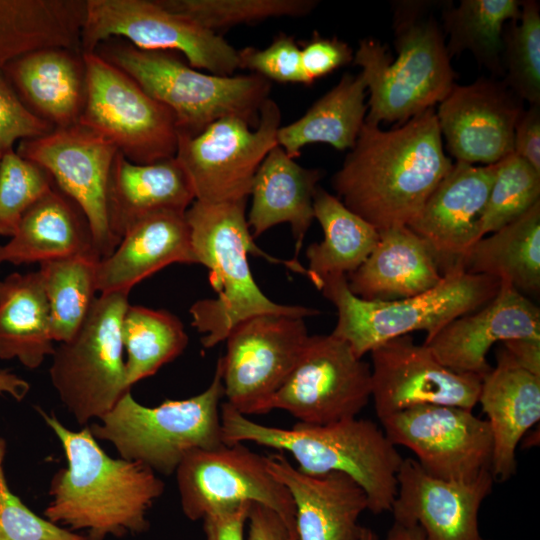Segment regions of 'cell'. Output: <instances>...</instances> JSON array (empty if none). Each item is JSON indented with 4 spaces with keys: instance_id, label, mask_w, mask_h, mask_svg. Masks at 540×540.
Segmentation results:
<instances>
[{
    "instance_id": "2",
    "label": "cell",
    "mask_w": 540,
    "mask_h": 540,
    "mask_svg": "<svg viewBox=\"0 0 540 540\" xmlns=\"http://www.w3.org/2000/svg\"><path fill=\"white\" fill-rule=\"evenodd\" d=\"M64 450L67 467L51 481L45 518L85 530L88 540L139 534L149 528L147 512L164 492V482L147 466L108 456L85 427H65L39 410Z\"/></svg>"
},
{
    "instance_id": "8",
    "label": "cell",
    "mask_w": 540,
    "mask_h": 540,
    "mask_svg": "<svg viewBox=\"0 0 540 540\" xmlns=\"http://www.w3.org/2000/svg\"><path fill=\"white\" fill-rule=\"evenodd\" d=\"M223 398L216 367L209 386L195 396L147 407L128 391L89 428L95 438L110 442L121 458L170 475L191 451L225 444L220 416Z\"/></svg>"
},
{
    "instance_id": "34",
    "label": "cell",
    "mask_w": 540,
    "mask_h": 540,
    "mask_svg": "<svg viewBox=\"0 0 540 540\" xmlns=\"http://www.w3.org/2000/svg\"><path fill=\"white\" fill-rule=\"evenodd\" d=\"M460 265L487 275L523 295L540 292V202L518 219L474 243Z\"/></svg>"
},
{
    "instance_id": "41",
    "label": "cell",
    "mask_w": 540,
    "mask_h": 540,
    "mask_svg": "<svg viewBox=\"0 0 540 540\" xmlns=\"http://www.w3.org/2000/svg\"><path fill=\"white\" fill-rule=\"evenodd\" d=\"M540 202V173L512 153L496 163L480 222V238L508 225Z\"/></svg>"
},
{
    "instance_id": "12",
    "label": "cell",
    "mask_w": 540,
    "mask_h": 540,
    "mask_svg": "<svg viewBox=\"0 0 540 540\" xmlns=\"http://www.w3.org/2000/svg\"><path fill=\"white\" fill-rule=\"evenodd\" d=\"M238 116L211 123L194 137L179 135L175 158L186 172L195 200L224 203L247 200L262 161L277 145L278 104L268 98L256 129Z\"/></svg>"
},
{
    "instance_id": "19",
    "label": "cell",
    "mask_w": 540,
    "mask_h": 540,
    "mask_svg": "<svg viewBox=\"0 0 540 540\" xmlns=\"http://www.w3.org/2000/svg\"><path fill=\"white\" fill-rule=\"evenodd\" d=\"M523 101L504 83L479 78L452 87L436 112L441 136L456 159L492 165L513 153L514 131Z\"/></svg>"
},
{
    "instance_id": "22",
    "label": "cell",
    "mask_w": 540,
    "mask_h": 540,
    "mask_svg": "<svg viewBox=\"0 0 540 540\" xmlns=\"http://www.w3.org/2000/svg\"><path fill=\"white\" fill-rule=\"evenodd\" d=\"M516 338L540 339V309L501 282L490 302L453 320L423 344L447 368L483 377L491 370L487 361L491 347Z\"/></svg>"
},
{
    "instance_id": "39",
    "label": "cell",
    "mask_w": 540,
    "mask_h": 540,
    "mask_svg": "<svg viewBox=\"0 0 540 540\" xmlns=\"http://www.w3.org/2000/svg\"><path fill=\"white\" fill-rule=\"evenodd\" d=\"M504 29L502 65L507 87L522 101L540 104V7L521 1L520 15Z\"/></svg>"
},
{
    "instance_id": "40",
    "label": "cell",
    "mask_w": 540,
    "mask_h": 540,
    "mask_svg": "<svg viewBox=\"0 0 540 540\" xmlns=\"http://www.w3.org/2000/svg\"><path fill=\"white\" fill-rule=\"evenodd\" d=\"M169 10L181 14L216 34L239 24L269 18L301 17L317 5L316 0H159Z\"/></svg>"
},
{
    "instance_id": "32",
    "label": "cell",
    "mask_w": 540,
    "mask_h": 540,
    "mask_svg": "<svg viewBox=\"0 0 540 540\" xmlns=\"http://www.w3.org/2000/svg\"><path fill=\"white\" fill-rule=\"evenodd\" d=\"M49 306L38 271L0 281V359L38 368L54 347Z\"/></svg>"
},
{
    "instance_id": "29",
    "label": "cell",
    "mask_w": 540,
    "mask_h": 540,
    "mask_svg": "<svg viewBox=\"0 0 540 540\" xmlns=\"http://www.w3.org/2000/svg\"><path fill=\"white\" fill-rule=\"evenodd\" d=\"M323 172L299 165L280 146L266 155L254 177L247 217L253 238L273 226L289 223L295 240V258L314 220L313 199Z\"/></svg>"
},
{
    "instance_id": "21",
    "label": "cell",
    "mask_w": 540,
    "mask_h": 540,
    "mask_svg": "<svg viewBox=\"0 0 540 540\" xmlns=\"http://www.w3.org/2000/svg\"><path fill=\"white\" fill-rule=\"evenodd\" d=\"M496 163H453L408 227L424 239L443 272L460 265L480 239V222L494 181Z\"/></svg>"
},
{
    "instance_id": "56",
    "label": "cell",
    "mask_w": 540,
    "mask_h": 540,
    "mask_svg": "<svg viewBox=\"0 0 540 540\" xmlns=\"http://www.w3.org/2000/svg\"><path fill=\"white\" fill-rule=\"evenodd\" d=\"M483 540H485V539H483Z\"/></svg>"
},
{
    "instance_id": "45",
    "label": "cell",
    "mask_w": 540,
    "mask_h": 540,
    "mask_svg": "<svg viewBox=\"0 0 540 540\" xmlns=\"http://www.w3.org/2000/svg\"><path fill=\"white\" fill-rule=\"evenodd\" d=\"M53 130L51 124L26 107L0 69V152L12 149L16 141L41 137Z\"/></svg>"
},
{
    "instance_id": "53",
    "label": "cell",
    "mask_w": 540,
    "mask_h": 540,
    "mask_svg": "<svg viewBox=\"0 0 540 540\" xmlns=\"http://www.w3.org/2000/svg\"><path fill=\"white\" fill-rule=\"evenodd\" d=\"M358 540H380L378 535L370 528L363 527Z\"/></svg>"
},
{
    "instance_id": "11",
    "label": "cell",
    "mask_w": 540,
    "mask_h": 540,
    "mask_svg": "<svg viewBox=\"0 0 540 540\" xmlns=\"http://www.w3.org/2000/svg\"><path fill=\"white\" fill-rule=\"evenodd\" d=\"M110 38H122L144 50L176 52L210 74L232 76L238 50L221 35L164 7L159 0H86L82 52H93Z\"/></svg>"
},
{
    "instance_id": "30",
    "label": "cell",
    "mask_w": 540,
    "mask_h": 540,
    "mask_svg": "<svg viewBox=\"0 0 540 540\" xmlns=\"http://www.w3.org/2000/svg\"><path fill=\"white\" fill-rule=\"evenodd\" d=\"M89 254L100 258L88 219L54 184L24 214L10 240L0 245V264H41Z\"/></svg>"
},
{
    "instance_id": "51",
    "label": "cell",
    "mask_w": 540,
    "mask_h": 540,
    "mask_svg": "<svg viewBox=\"0 0 540 540\" xmlns=\"http://www.w3.org/2000/svg\"><path fill=\"white\" fill-rule=\"evenodd\" d=\"M29 383L14 373L0 371V394H8L17 401H21L29 392Z\"/></svg>"
},
{
    "instance_id": "25",
    "label": "cell",
    "mask_w": 540,
    "mask_h": 540,
    "mask_svg": "<svg viewBox=\"0 0 540 540\" xmlns=\"http://www.w3.org/2000/svg\"><path fill=\"white\" fill-rule=\"evenodd\" d=\"M2 71L26 107L54 129L79 123L87 89L81 50H36L12 60Z\"/></svg>"
},
{
    "instance_id": "33",
    "label": "cell",
    "mask_w": 540,
    "mask_h": 540,
    "mask_svg": "<svg viewBox=\"0 0 540 540\" xmlns=\"http://www.w3.org/2000/svg\"><path fill=\"white\" fill-rule=\"evenodd\" d=\"M363 75L345 73L339 82L294 122L280 126L277 145L296 158L313 143L329 144L337 150L352 149L367 114Z\"/></svg>"
},
{
    "instance_id": "36",
    "label": "cell",
    "mask_w": 540,
    "mask_h": 540,
    "mask_svg": "<svg viewBox=\"0 0 540 540\" xmlns=\"http://www.w3.org/2000/svg\"><path fill=\"white\" fill-rule=\"evenodd\" d=\"M518 0H461L442 9V28L450 58L470 51L494 76L504 75L503 34L506 22L520 15Z\"/></svg>"
},
{
    "instance_id": "13",
    "label": "cell",
    "mask_w": 540,
    "mask_h": 540,
    "mask_svg": "<svg viewBox=\"0 0 540 540\" xmlns=\"http://www.w3.org/2000/svg\"><path fill=\"white\" fill-rule=\"evenodd\" d=\"M175 473L181 508L188 519L202 520L226 507L256 503L276 513L288 539L297 540L295 506L289 491L270 473L266 456L243 443L193 450Z\"/></svg>"
},
{
    "instance_id": "6",
    "label": "cell",
    "mask_w": 540,
    "mask_h": 540,
    "mask_svg": "<svg viewBox=\"0 0 540 540\" xmlns=\"http://www.w3.org/2000/svg\"><path fill=\"white\" fill-rule=\"evenodd\" d=\"M136 81L175 116L179 135L194 137L214 121L238 116L257 124L271 83L252 74L219 76L201 72L171 51L139 49L122 38L93 51Z\"/></svg>"
},
{
    "instance_id": "31",
    "label": "cell",
    "mask_w": 540,
    "mask_h": 540,
    "mask_svg": "<svg viewBox=\"0 0 540 540\" xmlns=\"http://www.w3.org/2000/svg\"><path fill=\"white\" fill-rule=\"evenodd\" d=\"M85 8L86 0H0V69L40 49L81 50Z\"/></svg>"
},
{
    "instance_id": "15",
    "label": "cell",
    "mask_w": 540,
    "mask_h": 540,
    "mask_svg": "<svg viewBox=\"0 0 540 540\" xmlns=\"http://www.w3.org/2000/svg\"><path fill=\"white\" fill-rule=\"evenodd\" d=\"M308 337L300 317L264 314L237 324L216 365L226 402L246 416L260 415L291 373Z\"/></svg>"
},
{
    "instance_id": "18",
    "label": "cell",
    "mask_w": 540,
    "mask_h": 540,
    "mask_svg": "<svg viewBox=\"0 0 540 540\" xmlns=\"http://www.w3.org/2000/svg\"><path fill=\"white\" fill-rule=\"evenodd\" d=\"M370 354L371 399L379 419L419 405L473 410L478 404L482 377L447 368L410 334L388 340Z\"/></svg>"
},
{
    "instance_id": "44",
    "label": "cell",
    "mask_w": 540,
    "mask_h": 540,
    "mask_svg": "<svg viewBox=\"0 0 540 540\" xmlns=\"http://www.w3.org/2000/svg\"><path fill=\"white\" fill-rule=\"evenodd\" d=\"M239 69H247L268 81L312 84L301 62V48L294 37L278 35L264 48L245 47L238 50Z\"/></svg>"
},
{
    "instance_id": "20",
    "label": "cell",
    "mask_w": 540,
    "mask_h": 540,
    "mask_svg": "<svg viewBox=\"0 0 540 540\" xmlns=\"http://www.w3.org/2000/svg\"><path fill=\"white\" fill-rule=\"evenodd\" d=\"M492 471L470 482L428 474L413 458H403L390 512L394 522L418 525L425 540H483L479 510L492 491Z\"/></svg>"
},
{
    "instance_id": "28",
    "label": "cell",
    "mask_w": 540,
    "mask_h": 540,
    "mask_svg": "<svg viewBox=\"0 0 540 540\" xmlns=\"http://www.w3.org/2000/svg\"><path fill=\"white\" fill-rule=\"evenodd\" d=\"M194 200L191 182L175 157L137 164L120 152L115 155L106 209L110 231L118 243L139 220L164 211L186 212Z\"/></svg>"
},
{
    "instance_id": "16",
    "label": "cell",
    "mask_w": 540,
    "mask_h": 540,
    "mask_svg": "<svg viewBox=\"0 0 540 540\" xmlns=\"http://www.w3.org/2000/svg\"><path fill=\"white\" fill-rule=\"evenodd\" d=\"M395 446L410 449L431 476L470 482L491 471L493 439L487 420L447 405L415 406L379 419Z\"/></svg>"
},
{
    "instance_id": "43",
    "label": "cell",
    "mask_w": 540,
    "mask_h": 540,
    "mask_svg": "<svg viewBox=\"0 0 540 540\" xmlns=\"http://www.w3.org/2000/svg\"><path fill=\"white\" fill-rule=\"evenodd\" d=\"M0 540H88L31 511L16 495L0 470Z\"/></svg>"
},
{
    "instance_id": "50",
    "label": "cell",
    "mask_w": 540,
    "mask_h": 540,
    "mask_svg": "<svg viewBox=\"0 0 540 540\" xmlns=\"http://www.w3.org/2000/svg\"><path fill=\"white\" fill-rule=\"evenodd\" d=\"M502 345L519 366L540 376V339L516 338L504 341Z\"/></svg>"
},
{
    "instance_id": "14",
    "label": "cell",
    "mask_w": 540,
    "mask_h": 540,
    "mask_svg": "<svg viewBox=\"0 0 540 540\" xmlns=\"http://www.w3.org/2000/svg\"><path fill=\"white\" fill-rule=\"evenodd\" d=\"M371 366L336 336L309 335L291 373L260 414L283 410L305 424L357 417L371 399Z\"/></svg>"
},
{
    "instance_id": "48",
    "label": "cell",
    "mask_w": 540,
    "mask_h": 540,
    "mask_svg": "<svg viewBox=\"0 0 540 540\" xmlns=\"http://www.w3.org/2000/svg\"><path fill=\"white\" fill-rule=\"evenodd\" d=\"M513 153L540 173V104L522 112L514 131Z\"/></svg>"
},
{
    "instance_id": "38",
    "label": "cell",
    "mask_w": 540,
    "mask_h": 540,
    "mask_svg": "<svg viewBox=\"0 0 540 540\" xmlns=\"http://www.w3.org/2000/svg\"><path fill=\"white\" fill-rule=\"evenodd\" d=\"M97 255H77L39 264L55 342L70 340L96 298Z\"/></svg>"
},
{
    "instance_id": "3",
    "label": "cell",
    "mask_w": 540,
    "mask_h": 540,
    "mask_svg": "<svg viewBox=\"0 0 540 540\" xmlns=\"http://www.w3.org/2000/svg\"><path fill=\"white\" fill-rule=\"evenodd\" d=\"M247 200L206 203L198 200L185 216L197 264L209 270V280L216 297L198 300L189 313L192 326L202 334L204 348L225 341L240 322L257 315L276 314L300 318L319 315L316 308L278 304L259 288L251 273L248 254L308 277L299 261L281 260L260 249L254 242L246 218Z\"/></svg>"
},
{
    "instance_id": "24",
    "label": "cell",
    "mask_w": 540,
    "mask_h": 540,
    "mask_svg": "<svg viewBox=\"0 0 540 540\" xmlns=\"http://www.w3.org/2000/svg\"><path fill=\"white\" fill-rule=\"evenodd\" d=\"M174 263H197L185 212L149 215L129 227L114 251L97 262V292L129 293L137 283Z\"/></svg>"
},
{
    "instance_id": "23",
    "label": "cell",
    "mask_w": 540,
    "mask_h": 540,
    "mask_svg": "<svg viewBox=\"0 0 540 540\" xmlns=\"http://www.w3.org/2000/svg\"><path fill=\"white\" fill-rule=\"evenodd\" d=\"M270 473L289 491L297 540H358L360 515L368 510L364 490L342 472L308 475L280 454L266 456Z\"/></svg>"
},
{
    "instance_id": "17",
    "label": "cell",
    "mask_w": 540,
    "mask_h": 540,
    "mask_svg": "<svg viewBox=\"0 0 540 540\" xmlns=\"http://www.w3.org/2000/svg\"><path fill=\"white\" fill-rule=\"evenodd\" d=\"M16 152L50 174L55 186L70 197L88 219L100 259L110 255L118 244L110 231L106 209L110 170L118 152L116 147L78 123L22 140Z\"/></svg>"
},
{
    "instance_id": "26",
    "label": "cell",
    "mask_w": 540,
    "mask_h": 540,
    "mask_svg": "<svg viewBox=\"0 0 540 540\" xmlns=\"http://www.w3.org/2000/svg\"><path fill=\"white\" fill-rule=\"evenodd\" d=\"M493 439L492 475L506 481L516 471V449L540 419V376L500 348L497 365L482 377L478 398Z\"/></svg>"
},
{
    "instance_id": "55",
    "label": "cell",
    "mask_w": 540,
    "mask_h": 540,
    "mask_svg": "<svg viewBox=\"0 0 540 540\" xmlns=\"http://www.w3.org/2000/svg\"><path fill=\"white\" fill-rule=\"evenodd\" d=\"M2 153L0 152V159H1Z\"/></svg>"
},
{
    "instance_id": "9",
    "label": "cell",
    "mask_w": 540,
    "mask_h": 540,
    "mask_svg": "<svg viewBox=\"0 0 540 540\" xmlns=\"http://www.w3.org/2000/svg\"><path fill=\"white\" fill-rule=\"evenodd\" d=\"M128 295L113 292L96 297L79 330L52 355L51 383L79 424L100 419L130 391L121 340Z\"/></svg>"
},
{
    "instance_id": "49",
    "label": "cell",
    "mask_w": 540,
    "mask_h": 540,
    "mask_svg": "<svg viewBox=\"0 0 540 540\" xmlns=\"http://www.w3.org/2000/svg\"><path fill=\"white\" fill-rule=\"evenodd\" d=\"M247 522V540H289L281 519L263 505L251 504Z\"/></svg>"
},
{
    "instance_id": "47",
    "label": "cell",
    "mask_w": 540,
    "mask_h": 540,
    "mask_svg": "<svg viewBox=\"0 0 540 540\" xmlns=\"http://www.w3.org/2000/svg\"><path fill=\"white\" fill-rule=\"evenodd\" d=\"M251 504L242 503L206 515L202 519L206 540H244Z\"/></svg>"
},
{
    "instance_id": "54",
    "label": "cell",
    "mask_w": 540,
    "mask_h": 540,
    "mask_svg": "<svg viewBox=\"0 0 540 540\" xmlns=\"http://www.w3.org/2000/svg\"><path fill=\"white\" fill-rule=\"evenodd\" d=\"M3 457H4V452L0 453V470H2Z\"/></svg>"
},
{
    "instance_id": "5",
    "label": "cell",
    "mask_w": 540,
    "mask_h": 540,
    "mask_svg": "<svg viewBox=\"0 0 540 540\" xmlns=\"http://www.w3.org/2000/svg\"><path fill=\"white\" fill-rule=\"evenodd\" d=\"M434 6L432 1L394 2L397 56L392 61L387 47L378 40L359 42L353 62L362 68L369 92L366 123L402 125L440 103L454 86L456 74Z\"/></svg>"
},
{
    "instance_id": "10",
    "label": "cell",
    "mask_w": 540,
    "mask_h": 540,
    "mask_svg": "<svg viewBox=\"0 0 540 540\" xmlns=\"http://www.w3.org/2000/svg\"><path fill=\"white\" fill-rule=\"evenodd\" d=\"M83 57L87 89L79 124L133 163L175 157L179 133L172 111L96 52H83Z\"/></svg>"
},
{
    "instance_id": "4",
    "label": "cell",
    "mask_w": 540,
    "mask_h": 540,
    "mask_svg": "<svg viewBox=\"0 0 540 540\" xmlns=\"http://www.w3.org/2000/svg\"><path fill=\"white\" fill-rule=\"evenodd\" d=\"M220 416L225 444L252 442L285 451L308 475L342 472L364 490L370 512L391 510L403 457L373 421L353 417L323 425L297 422L285 429L257 423L227 402L221 404Z\"/></svg>"
},
{
    "instance_id": "35",
    "label": "cell",
    "mask_w": 540,
    "mask_h": 540,
    "mask_svg": "<svg viewBox=\"0 0 540 540\" xmlns=\"http://www.w3.org/2000/svg\"><path fill=\"white\" fill-rule=\"evenodd\" d=\"M313 210L324 238L306 249L307 278L320 290L325 279L356 270L376 246L379 231L319 186Z\"/></svg>"
},
{
    "instance_id": "52",
    "label": "cell",
    "mask_w": 540,
    "mask_h": 540,
    "mask_svg": "<svg viewBox=\"0 0 540 540\" xmlns=\"http://www.w3.org/2000/svg\"><path fill=\"white\" fill-rule=\"evenodd\" d=\"M384 540H425V537L418 525L393 522Z\"/></svg>"
},
{
    "instance_id": "37",
    "label": "cell",
    "mask_w": 540,
    "mask_h": 540,
    "mask_svg": "<svg viewBox=\"0 0 540 540\" xmlns=\"http://www.w3.org/2000/svg\"><path fill=\"white\" fill-rule=\"evenodd\" d=\"M129 388L183 353L189 338L180 319L163 309L128 305L121 322Z\"/></svg>"
},
{
    "instance_id": "42",
    "label": "cell",
    "mask_w": 540,
    "mask_h": 540,
    "mask_svg": "<svg viewBox=\"0 0 540 540\" xmlns=\"http://www.w3.org/2000/svg\"><path fill=\"white\" fill-rule=\"evenodd\" d=\"M54 187L50 174L9 149L0 159V236L12 237L24 214Z\"/></svg>"
},
{
    "instance_id": "27",
    "label": "cell",
    "mask_w": 540,
    "mask_h": 540,
    "mask_svg": "<svg viewBox=\"0 0 540 540\" xmlns=\"http://www.w3.org/2000/svg\"><path fill=\"white\" fill-rule=\"evenodd\" d=\"M433 251L408 226L379 232V240L367 259L346 275L356 297L371 302L405 299L426 292L443 278Z\"/></svg>"
},
{
    "instance_id": "46",
    "label": "cell",
    "mask_w": 540,
    "mask_h": 540,
    "mask_svg": "<svg viewBox=\"0 0 540 540\" xmlns=\"http://www.w3.org/2000/svg\"><path fill=\"white\" fill-rule=\"evenodd\" d=\"M353 58L351 47L336 37L316 35L301 47L302 67L311 83L353 62Z\"/></svg>"
},
{
    "instance_id": "7",
    "label": "cell",
    "mask_w": 540,
    "mask_h": 540,
    "mask_svg": "<svg viewBox=\"0 0 540 540\" xmlns=\"http://www.w3.org/2000/svg\"><path fill=\"white\" fill-rule=\"evenodd\" d=\"M499 279L471 274L456 265L447 269L432 289L413 297L371 302L353 295L346 275L325 279L320 291L337 309L332 335L345 341L363 358L380 344L414 331L431 338L447 324L490 302L498 293Z\"/></svg>"
},
{
    "instance_id": "1",
    "label": "cell",
    "mask_w": 540,
    "mask_h": 540,
    "mask_svg": "<svg viewBox=\"0 0 540 540\" xmlns=\"http://www.w3.org/2000/svg\"><path fill=\"white\" fill-rule=\"evenodd\" d=\"M452 165L430 108L388 131L364 122L331 184L348 209L380 232L408 226Z\"/></svg>"
}]
</instances>
